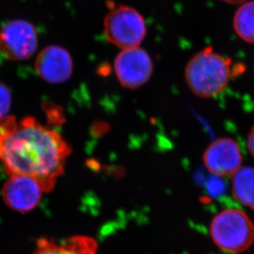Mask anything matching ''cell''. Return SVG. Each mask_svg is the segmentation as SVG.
Here are the masks:
<instances>
[{"instance_id": "6da1fadb", "label": "cell", "mask_w": 254, "mask_h": 254, "mask_svg": "<svg viewBox=\"0 0 254 254\" xmlns=\"http://www.w3.org/2000/svg\"><path fill=\"white\" fill-rule=\"evenodd\" d=\"M72 149L63 137L35 118L19 123L7 117L0 122V162L6 174L32 177L46 193L64 172Z\"/></svg>"}, {"instance_id": "7a4b0ae2", "label": "cell", "mask_w": 254, "mask_h": 254, "mask_svg": "<svg viewBox=\"0 0 254 254\" xmlns=\"http://www.w3.org/2000/svg\"><path fill=\"white\" fill-rule=\"evenodd\" d=\"M232 61L205 47L187 64V84L195 95L211 98L225 90L234 75Z\"/></svg>"}, {"instance_id": "3957f363", "label": "cell", "mask_w": 254, "mask_h": 254, "mask_svg": "<svg viewBox=\"0 0 254 254\" xmlns=\"http://www.w3.org/2000/svg\"><path fill=\"white\" fill-rule=\"evenodd\" d=\"M210 231L215 245L230 254L245 252L254 241V223L238 209H227L215 215Z\"/></svg>"}, {"instance_id": "277c9868", "label": "cell", "mask_w": 254, "mask_h": 254, "mask_svg": "<svg viewBox=\"0 0 254 254\" xmlns=\"http://www.w3.org/2000/svg\"><path fill=\"white\" fill-rule=\"evenodd\" d=\"M103 26L108 42L123 50L139 47L146 36V25L142 15L125 5L111 10Z\"/></svg>"}, {"instance_id": "5b68a950", "label": "cell", "mask_w": 254, "mask_h": 254, "mask_svg": "<svg viewBox=\"0 0 254 254\" xmlns=\"http://www.w3.org/2000/svg\"><path fill=\"white\" fill-rule=\"evenodd\" d=\"M37 31L30 22L14 20L0 28V52L7 59H29L37 51Z\"/></svg>"}, {"instance_id": "8992f818", "label": "cell", "mask_w": 254, "mask_h": 254, "mask_svg": "<svg viewBox=\"0 0 254 254\" xmlns=\"http://www.w3.org/2000/svg\"><path fill=\"white\" fill-rule=\"evenodd\" d=\"M116 75L123 87L136 89L151 78L154 64L144 49L138 47L124 49L114 62Z\"/></svg>"}, {"instance_id": "52a82bcc", "label": "cell", "mask_w": 254, "mask_h": 254, "mask_svg": "<svg viewBox=\"0 0 254 254\" xmlns=\"http://www.w3.org/2000/svg\"><path fill=\"white\" fill-rule=\"evenodd\" d=\"M46 193L41 182L32 177L11 175L2 189V200L12 210L29 212L39 205Z\"/></svg>"}, {"instance_id": "ba28073f", "label": "cell", "mask_w": 254, "mask_h": 254, "mask_svg": "<svg viewBox=\"0 0 254 254\" xmlns=\"http://www.w3.org/2000/svg\"><path fill=\"white\" fill-rule=\"evenodd\" d=\"M203 162L208 171L215 176H233L242 167V153L235 139L220 138L205 149Z\"/></svg>"}, {"instance_id": "9c48e42d", "label": "cell", "mask_w": 254, "mask_h": 254, "mask_svg": "<svg viewBox=\"0 0 254 254\" xmlns=\"http://www.w3.org/2000/svg\"><path fill=\"white\" fill-rule=\"evenodd\" d=\"M35 68L37 74L47 83H64L73 74V59L63 47L49 46L40 52Z\"/></svg>"}, {"instance_id": "30bf717a", "label": "cell", "mask_w": 254, "mask_h": 254, "mask_svg": "<svg viewBox=\"0 0 254 254\" xmlns=\"http://www.w3.org/2000/svg\"><path fill=\"white\" fill-rule=\"evenodd\" d=\"M98 244L88 235H72L57 242L42 238L37 240L32 254H98Z\"/></svg>"}, {"instance_id": "8fae6325", "label": "cell", "mask_w": 254, "mask_h": 254, "mask_svg": "<svg viewBox=\"0 0 254 254\" xmlns=\"http://www.w3.org/2000/svg\"><path fill=\"white\" fill-rule=\"evenodd\" d=\"M232 192L235 200L242 205L254 207V169L241 167L234 175Z\"/></svg>"}, {"instance_id": "7c38bea8", "label": "cell", "mask_w": 254, "mask_h": 254, "mask_svg": "<svg viewBox=\"0 0 254 254\" xmlns=\"http://www.w3.org/2000/svg\"><path fill=\"white\" fill-rule=\"evenodd\" d=\"M234 28L244 41L254 44V1L240 5L234 17Z\"/></svg>"}, {"instance_id": "4fadbf2b", "label": "cell", "mask_w": 254, "mask_h": 254, "mask_svg": "<svg viewBox=\"0 0 254 254\" xmlns=\"http://www.w3.org/2000/svg\"><path fill=\"white\" fill-rule=\"evenodd\" d=\"M12 103V97L9 89L0 83V122L7 118Z\"/></svg>"}, {"instance_id": "5bb4252c", "label": "cell", "mask_w": 254, "mask_h": 254, "mask_svg": "<svg viewBox=\"0 0 254 254\" xmlns=\"http://www.w3.org/2000/svg\"><path fill=\"white\" fill-rule=\"evenodd\" d=\"M247 145L250 154L254 158V126L251 128L250 133L248 134Z\"/></svg>"}, {"instance_id": "9a60e30c", "label": "cell", "mask_w": 254, "mask_h": 254, "mask_svg": "<svg viewBox=\"0 0 254 254\" xmlns=\"http://www.w3.org/2000/svg\"><path fill=\"white\" fill-rule=\"evenodd\" d=\"M220 1L227 2V3H230V4L241 5L243 3H245V2H248L249 0H220Z\"/></svg>"}]
</instances>
